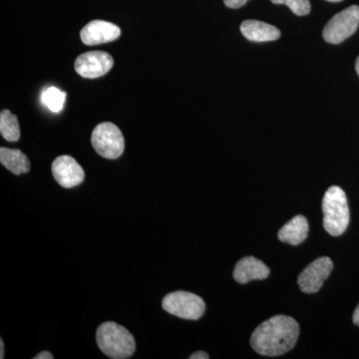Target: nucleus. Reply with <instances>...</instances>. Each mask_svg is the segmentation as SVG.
<instances>
[{
    "instance_id": "obj_1",
    "label": "nucleus",
    "mask_w": 359,
    "mask_h": 359,
    "mask_svg": "<svg viewBox=\"0 0 359 359\" xmlns=\"http://www.w3.org/2000/svg\"><path fill=\"white\" fill-rule=\"evenodd\" d=\"M299 335V325L294 318L276 316L255 330L250 346L261 355L280 356L294 348Z\"/></svg>"
},
{
    "instance_id": "obj_2",
    "label": "nucleus",
    "mask_w": 359,
    "mask_h": 359,
    "mask_svg": "<svg viewBox=\"0 0 359 359\" xmlns=\"http://www.w3.org/2000/svg\"><path fill=\"white\" fill-rule=\"evenodd\" d=\"M96 340L101 351L111 358H131L136 349V342L131 332L113 321L104 323L98 327Z\"/></svg>"
},
{
    "instance_id": "obj_3",
    "label": "nucleus",
    "mask_w": 359,
    "mask_h": 359,
    "mask_svg": "<svg viewBox=\"0 0 359 359\" xmlns=\"http://www.w3.org/2000/svg\"><path fill=\"white\" fill-rule=\"evenodd\" d=\"M323 228L330 235L337 237L349 224V208L346 193L337 186L328 188L323 199Z\"/></svg>"
},
{
    "instance_id": "obj_4",
    "label": "nucleus",
    "mask_w": 359,
    "mask_h": 359,
    "mask_svg": "<svg viewBox=\"0 0 359 359\" xmlns=\"http://www.w3.org/2000/svg\"><path fill=\"white\" fill-rule=\"evenodd\" d=\"M91 143L96 152L106 159H117L124 152V136L113 123L103 122L97 125L92 132Z\"/></svg>"
},
{
    "instance_id": "obj_5",
    "label": "nucleus",
    "mask_w": 359,
    "mask_h": 359,
    "mask_svg": "<svg viewBox=\"0 0 359 359\" xmlns=\"http://www.w3.org/2000/svg\"><path fill=\"white\" fill-rule=\"evenodd\" d=\"M162 306L164 311L184 320H197L202 318L205 311L204 299L192 292H172L163 299Z\"/></svg>"
},
{
    "instance_id": "obj_6",
    "label": "nucleus",
    "mask_w": 359,
    "mask_h": 359,
    "mask_svg": "<svg viewBox=\"0 0 359 359\" xmlns=\"http://www.w3.org/2000/svg\"><path fill=\"white\" fill-rule=\"evenodd\" d=\"M359 25V6H351L335 14L323 30V37L332 44H339L351 37Z\"/></svg>"
},
{
    "instance_id": "obj_7",
    "label": "nucleus",
    "mask_w": 359,
    "mask_h": 359,
    "mask_svg": "<svg viewBox=\"0 0 359 359\" xmlns=\"http://www.w3.org/2000/svg\"><path fill=\"white\" fill-rule=\"evenodd\" d=\"M334 269V263L327 257H321L314 259L304 271L299 273L297 278L299 289L306 294H314L323 287Z\"/></svg>"
},
{
    "instance_id": "obj_8",
    "label": "nucleus",
    "mask_w": 359,
    "mask_h": 359,
    "mask_svg": "<svg viewBox=\"0 0 359 359\" xmlns=\"http://www.w3.org/2000/svg\"><path fill=\"white\" fill-rule=\"evenodd\" d=\"M113 65L114 60L107 52L90 51L78 56L74 68L80 76L95 79L107 74Z\"/></svg>"
},
{
    "instance_id": "obj_9",
    "label": "nucleus",
    "mask_w": 359,
    "mask_h": 359,
    "mask_svg": "<svg viewBox=\"0 0 359 359\" xmlns=\"http://www.w3.org/2000/svg\"><path fill=\"white\" fill-rule=\"evenodd\" d=\"M51 170L54 179L63 188H74L85 179L84 170L71 156H59L52 163Z\"/></svg>"
},
{
    "instance_id": "obj_10",
    "label": "nucleus",
    "mask_w": 359,
    "mask_h": 359,
    "mask_svg": "<svg viewBox=\"0 0 359 359\" xmlns=\"http://www.w3.org/2000/svg\"><path fill=\"white\" fill-rule=\"evenodd\" d=\"M121 30L117 25L104 20H93L80 32L82 42L89 46L107 43L119 39Z\"/></svg>"
},
{
    "instance_id": "obj_11",
    "label": "nucleus",
    "mask_w": 359,
    "mask_h": 359,
    "mask_svg": "<svg viewBox=\"0 0 359 359\" xmlns=\"http://www.w3.org/2000/svg\"><path fill=\"white\" fill-rule=\"evenodd\" d=\"M233 276L238 283H248L250 280H262L268 278L269 269L256 257H245L236 264Z\"/></svg>"
},
{
    "instance_id": "obj_12",
    "label": "nucleus",
    "mask_w": 359,
    "mask_h": 359,
    "mask_svg": "<svg viewBox=\"0 0 359 359\" xmlns=\"http://www.w3.org/2000/svg\"><path fill=\"white\" fill-rule=\"evenodd\" d=\"M241 32L245 39L252 42L275 41L280 39V29L263 21L249 20L241 25Z\"/></svg>"
},
{
    "instance_id": "obj_13",
    "label": "nucleus",
    "mask_w": 359,
    "mask_h": 359,
    "mask_svg": "<svg viewBox=\"0 0 359 359\" xmlns=\"http://www.w3.org/2000/svg\"><path fill=\"white\" fill-rule=\"evenodd\" d=\"M309 222L306 217L297 215L278 231L280 242L297 245L304 243L309 236Z\"/></svg>"
},
{
    "instance_id": "obj_14",
    "label": "nucleus",
    "mask_w": 359,
    "mask_h": 359,
    "mask_svg": "<svg viewBox=\"0 0 359 359\" xmlns=\"http://www.w3.org/2000/svg\"><path fill=\"white\" fill-rule=\"evenodd\" d=\"M0 162L14 175L28 173L30 162L18 149L0 148Z\"/></svg>"
},
{
    "instance_id": "obj_15",
    "label": "nucleus",
    "mask_w": 359,
    "mask_h": 359,
    "mask_svg": "<svg viewBox=\"0 0 359 359\" xmlns=\"http://www.w3.org/2000/svg\"><path fill=\"white\" fill-rule=\"evenodd\" d=\"M0 133L8 142H16L20 138V127L18 117L11 111L2 110L0 114Z\"/></svg>"
},
{
    "instance_id": "obj_16",
    "label": "nucleus",
    "mask_w": 359,
    "mask_h": 359,
    "mask_svg": "<svg viewBox=\"0 0 359 359\" xmlns=\"http://www.w3.org/2000/svg\"><path fill=\"white\" fill-rule=\"evenodd\" d=\"M66 100L65 92L56 87H49L43 91L41 96L42 103L54 113L60 112L63 109Z\"/></svg>"
},
{
    "instance_id": "obj_17",
    "label": "nucleus",
    "mask_w": 359,
    "mask_h": 359,
    "mask_svg": "<svg viewBox=\"0 0 359 359\" xmlns=\"http://www.w3.org/2000/svg\"><path fill=\"white\" fill-rule=\"evenodd\" d=\"M275 4H285L295 15L304 16L311 13L309 0H271Z\"/></svg>"
},
{
    "instance_id": "obj_18",
    "label": "nucleus",
    "mask_w": 359,
    "mask_h": 359,
    "mask_svg": "<svg viewBox=\"0 0 359 359\" xmlns=\"http://www.w3.org/2000/svg\"><path fill=\"white\" fill-rule=\"evenodd\" d=\"M249 0H224V6L229 8L237 9L244 6Z\"/></svg>"
},
{
    "instance_id": "obj_19",
    "label": "nucleus",
    "mask_w": 359,
    "mask_h": 359,
    "mask_svg": "<svg viewBox=\"0 0 359 359\" xmlns=\"http://www.w3.org/2000/svg\"><path fill=\"white\" fill-rule=\"evenodd\" d=\"M34 359H53L54 356L53 354L51 353H49V351H42V353H40L37 354V355H35Z\"/></svg>"
},
{
    "instance_id": "obj_20",
    "label": "nucleus",
    "mask_w": 359,
    "mask_h": 359,
    "mask_svg": "<svg viewBox=\"0 0 359 359\" xmlns=\"http://www.w3.org/2000/svg\"><path fill=\"white\" fill-rule=\"evenodd\" d=\"M210 358V356L208 355V353H204V351H198V353H193L192 355L190 356V359H208Z\"/></svg>"
},
{
    "instance_id": "obj_21",
    "label": "nucleus",
    "mask_w": 359,
    "mask_h": 359,
    "mask_svg": "<svg viewBox=\"0 0 359 359\" xmlns=\"http://www.w3.org/2000/svg\"><path fill=\"white\" fill-rule=\"evenodd\" d=\"M353 320L354 325H359V304L354 311Z\"/></svg>"
},
{
    "instance_id": "obj_22",
    "label": "nucleus",
    "mask_w": 359,
    "mask_h": 359,
    "mask_svg": "<svg viewBox=\"0 0 359 359\" xmlns=\"http://www.w3.org/2000/svg\"><path fill=\"white\" fill-rule=\"evenodd\" d=\"M0 358H4V340H0Z\"/></svg>"
},
{
    "instance_id": "obj_23",
    "label": "nucleus",
    "mask_w": 359,
    "mask_h": 359,
    "mask_svg": "<svg viewBox=\"0 0 359 359\" xmlns=\"http://www.w3.org/2000/svg\"><path fill=\"white\" fill-rule=\"evenodd\" d=\"M355 70H356V72H358V74L359 76V56H358V59H356Z\"/></svg>"
},
{
    "instance_id": "obj_24",
    "label": "nucleus",
    "mask_w": 359,
    "mask_h": 359,
    "mask_svg": "<svg viewBox=\"0 0 359 359\" xmlns=\"http://www.w3.org/2000/svg\"><path fill=\"white\" fill-rule=\"evenodd\" d=\"M327 1H330V2H340V1H342V0H327Z\"/></svg>"
}]
</instances>
